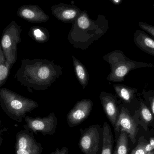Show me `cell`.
<instances>
[{"label":"cell","mask_w":154,"mask_h":154,"mask_svg":"<svg viewBox=\"0 0 154 154\" xmlns=\"http://www.w3.org/2000/svg\"><path fill=\"white\" fill-rule=\"evenodd\" d=\"M50 70L43 61L23 58L15 77L22 86L30 90L45 89L44 83L51 76Z\"/></svg>","instance_id":"obj_1"},{"label":"cell","mask_w":154,"mask_h":154,"mask_svg":"<svg viewBox=\"0 0 154 154\" xmlns=\"http://www.w3.org/2000/svg\"><path fill=\"white\" fill-rule=\"evenodd\" d=\"M0 105L14 121L22 122L26 114L38 107L37 102L5 88H0Z\"/></svg>","instance_id":"obj_2"},{"label":"cell","mask_w":154,"mask_h":154,"mask_svg":"<svg viewBox=\"0 0 154 154\" xmlns=\"http://www.w3.org/2000/svg\"><path fill=\"white\" fill-rule=\"evenodd\" d=\"M21 26L13 20L5 28L2 33L1 48L5 59L12 66L17 61V45L21 42Z\"/></svg>","instance_id":"obj_3"},{"label":"cell","mask_w":154,"mask_h":154,"mask_svg":"<svg viewBox=\"0 0 154 154\" xmlns=\"http://www.w3.org/2000/svg\"><path fill=\"white\" fill-rule=\"evenodd\" d=\"M111 58L112 72L110 79L113 81H123L125 77L134 70L154 67V63L132 60L125 56L121 51H116L112 52Z\"/></svg>","instance_id":"obj_4"},{"label":"cell","mask_w":154,"mask_h":154,"mask_svg":"<svg viewBox=\"0 0 154 154\" xmlns=\"http://www.w3.org/2000/svg\"><path fill=\"white\" fill-rule=\"evenodd\" d=\"M81 131L79 145L84 154H100L102 145V129L99 125H92Z\"/></svg>","instance_id":"obj_5"},{"label":"cell","mask_w":154,"mask_h":154,"mask_svg":"<svg viewBox=\"0 0 154 154\" xmlns=\"http://www.w3.org/2000/svg\"><path fill=\"white\" fill-rule=\"evenodd\" d=\"M25 130L38 134L52 136L56 133L57 127V119L55 113H51L45 117H31L26 116L24 118Z\"/></svg>","instance_id":"obj_6"},{"label":"cell","mask_w":154,"mask_h":154,"mask_svg":"<svg viewBox=\"0 0 154 154\" xmlns=\"http://www.w3.org/2000/svg\"><path fill=\"white\" fill-rule=\"evenodd\" d=\"M42 150L41 144L37 142L33 133L25 129L17 133L15 154H41Z\"/></svg>","instance_id":"obj_7"},{"label":"cell","mask_w":154,"mask_h":154,"mask_svg":"<svg viewBox=\"0 0 154 154\" xmlns=\"http://www.w3.org/2000/svg\"><path fill=\"white\" fill-rule=\"evenodd\" d=\"M134 117L130 115L127 108L121 107L115 129L116 134L122 132H125L134 144L136 142L138 134V127Z\"/></svg>","instance_id":"obj_8"},{"label":"cell","mask_w":154,"mask_h":154,"mask_svg":"<svg viewBox=\"0 0 154 154\" xmlns=\"http://www.w3.org/2000/svg\"><path fill=\"white\" fill-rule=\"evenodd\" d=\"M93 105L90 99H84L77 102L67 115L69 126L74 127L86 120L92 110Z\"/></svg>","instance_id":"obj_9"},{"label":"cell","mask_w":154,"mask_h":154,"mask_svg":"<svg viewBox=\"0 0 154 154\" xmlns=\"http://www.w3.org/2000/svg\"><path fill=\"white\" fill-rule=\"evenodd\" d=\"M100 99L104 112L114 128L120 113L116 97L111 94L102 92Z\"/></svg>","instance_id":"obj_10"},{"label":"cell","mask_w":154,"mask_h":154,"mask_svg":"<svg viewBox=\"0 0 154 154\" xmlns=\"http://www.w3.org/2000/svg\"><path fill=\"white\" fill-rule=\"evenodd\" d=\"M17 16L30 22H42L47 20V16L38 6L24 5L17 10Z\"/></svg>","instance_id":"obj_11"},{"label":"cell","mask_w":154,"mask_h":154,"mask_svg":"<svg viewBox=\"0 0 154 154\" xmlns=\"http://www.w3.org/2000/svg\"><path fill=\"white\" fill-rule=\"evenodd\" d=\"M135 44L141 50L154 56V39L142 30H137L134 34Z\"/></svg>","instance_id":"obj_12"},{"label":"cell","mask_w":154,"mask_h":154,"mask_svg":"<svg viewBox=\"0 0 154 154\" xmlns=\"http://www.w3.org/2000/svg\"><path fill=\"white\" fill-rule=\"evenodd\" d=\"M134 118L137 124H140L146 131H147L148 126L153 121V115L142 99H140V107L136 111Z\"/></svg>","instance_id":"obj_13"},{"label":"cell","mask_w":154,"mask_h":154,"mask_svg":"<svg viewBox=\"0 0 154 154\" xmlns=\"http://www.w3.org/2000/svg\"><path fill=\"white\" fill-rule=\"evenodd\" d=\"M102 145L100 154H113L114 137L111 127L107 122L102 127Z\"/></svg>","instance_id":"obj_14"},{"label":"cell","mask_w":154,"mask_h":154,"mask_svg":"<svg viewBox=\"0 0 154 154\" xmlns=\"http://www.w3.org/2000/svg\"><path fill=\"white\" fill-rule=\"evenodd\" d=\"M114 87L117 96L126 104H131L138 94L137 88L124 85H114Z\"/></svg>","instance_id":"obj_15"},{"label":"cell","mask_w":154,"mask_h":154,"mask_svg":"<svg viewBox=\"0 0 154 154\" xmlns=\"http://www.w3.org/2000/svg\"><path fill=\"white\" fill-rule=\"evenodd\" d=\"M12 67L5 59L0 44V88L7 81Z\"/></svg>","instance_id":"obj_16"},{"label":"cell","mask_w":154,"mask_h":154,"mask_svg":"<svg viewBox=\"0 0 154 154\" xmlns=\"http://www.w3.org/2000/svg\"><path fill=\"white\" fill-rule=\"evenodd\" d=\"M128 135L125 132H122L117 139L113 154H128Z\"/></svg>","instance_id":"obj_17"},{"label":"cell","mask_w":154,"mask_h":154,"mask_svg":"<svg viewBox=\"0 0 154 154\" xmlns=\"http://www.w3.org/2000/svg\"><path fill=\"white\" fill-rule=\"evenodd\" d=\"M75 70L78 79L81 83L83 88H85L87 85L88 81V75L87 71L82 64L79 62L78 60L74 58Z\"/></svg>","instance_id":"obj_18"},{"label":"cell","mask_w":154,"mask_h":154,"mask_svg":"<svg viewBox=\"0 0 154 154\" xmlns=\"http://www.w3.org/2000/svg\"><path fill=\"white\" fill-rule=\"evenodd\" d=\"M29 35L31 38L36 41L42 42L46 39L45 33L42 28L37 26H33L31 28L29 33Z\"/></svg>","instance_id":"obj_19"},{"label":"cell","mask_w":154,"mask_h":154,"mask_svg":"<svg viewBox=\"0 0 154 154\" xmlns=\"http://www.w3.org/2000/svg\"><path fill=\"white\" fill-rule=\"evenodd\" d=\"M142 95L145 102L149 105V109L154 116V90H143L142 91Z\"/></svg>","instance_id":"obj_20"},{"label":"cell","mask_w":154,"mask_h":154,"mask_svg":"<svg viewBox=\"0 0 154 154\" xmlns=\"http://www.w3.org/2000/svg\"><path fill=\"white\" fill-rule=\"evenodd\" d=\"M148 141L143 136L139 138L137 146L132 150L130 154H145V147Z\"/></svg>","instance_id":"obj_21"},{"label":"cell","mask_w":154,"mask_h":154,"mask_svg":"<svg viewBox=\"0 0 154 154\" xmlns=\"http://www.w3.org/2000/svg\"><path fill=\"white\" fill-rule=\"evenodd\" d=\"M76 15L77 11L75 10L72 8H67L61 12L60 17L64 20H70L75 18Z\"/></svg>","instance_id":"obj_22"},{"label":"cell","mask_w":154,"mask_h":154,"mask_svg":"<svg viewBox=\"0 0 154 154\" xmlns=\"http://www.w3.org/2000/svg\"><path fill=\"white\" fill-rule=\"evenodd\" d=\"M138 26L143 31L148 33L154 39V26L145 22L138 23Z\"/></svg>","instance_id":"obj_23"},{"label":"cell","mask_w":154,"mask_h":154,"mask_svg":"<svg viewBox=\"0 0 154 154\" xmlns=\"http://www.w3.org/2000/svg\"><path fill=\"white\" fill-rule=\"evenodd\" d=\"M78 24L79 27L82 30L88 29L90 25V21L88 17L82 15L78 19Z\"/></svg>","instance_id":"obj_24"},{"label":"cell","mask_w":154,"mask_h":154,"mask_svg":"<svg viewBox=\"0 0 154 154\" xmlns=\"http://www.w3.org/2000/svg\"><path fill=\"white\" fill-rule=\"evenodd\" d=\"M145 154H154V137H151L146 145Z\"/></svg>","instance_id":"obj_25"},{"label":"cell","mask_w":154,"mask_h":154,"mask_svg":"<svg viewBox=\"0 0 154 154\" xmlns=\"http://www.w3.org/2000/svg\"><path fill=\"white\" fill-rule=\"evenodd\" d=\"M50 154H69V150L66 147H62L61 149L57 148L56 151Z\"/></svg>","instance_id":"obj_26"},{"label":"cell","mask_w":154,"mask_h":154,"mask_svg":"<svg viewBox=\"0 0 154 154\" xmlns=\"http://www.w3.org/2000/svg\"><path fill=\"white\" fill-rule=\"evenodd\" d=\"M112 2L114 3V4L118 5L121 3L122 1L121 0H114V1H112Z\"/></svg>","instance_id":"obj_27"},{"label":"cell","mask_w":154,"mask_h":154,"mask_svg":"<svg viewBox=\"0 0 154 154\" xmlns=\"http://www.w3.org/2000/svg\"><path fill=\"white\" fill-rule=\"evenodd\" d=\"M3 141V139L2 137V136H0V146L2 143Z\"/></svg>","instance_id":"obj_28"},{"label":"cell","mask_w":154,"mask_h":154,"mask_svg":"<svg viewBox=\"0 0 154 154\" xmlns=\"http://www.w3.org/2000/svg\"><path fill=\"white\" fill-rule=\"evenodd\" d=\"M1 124H2V122H1V119H0V134H2L3 131L2 130V128H1Z\"/></svg>","instance_id":"obj_29"},{"label":"cell","mask_w":154,"mask_h":154,"mask_svg":"<svg viewBox=\"0 0 154 154\" xmlns=\"http://www.w3.org/2000/svg\"><path fill=\"white\" fill-rule=\"evenodd\" d=\"M153 8H154V2L153 5Z\"/></svg>","instance_id":"obj_30"}]
</instances>
